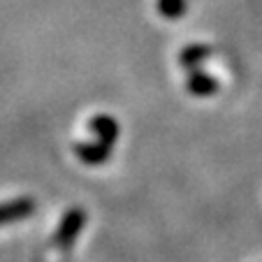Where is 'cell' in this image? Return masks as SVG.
Returning a JSON list of instances; mask_svg holds the SVG:
<instances>
[{
    "label": "cell",
    "instance_id": "obj_1",
    "mask_svg": "<svg viewBox=\"0 0 262 262\" xmlns=\"http://www.w3.org/2000/svg\"><path fill=\"white\" fill-rule=\"evenodd\" d=\"M35 209L33 200H14V202L0 204V225L12 221H21V218L30 216V211Z\"/></svg>",
    "mask_w": 262,
    "mask_h": 262
},
{
    "label": "cell",
    "instance_id": "obj_2",
    "mask_svg": "<svg viewBox=\"0 0 262 262\" xmlns=\"http://www.w3.org/2000/svg\"><path fill=\"white\" fill-rule=\"evenodd\" d=\"M81 223H84V213L79 211V209H74V211H70L68 216H65L63 225H60L58 234H56L54 244H60V246H68L70 242H72L74 237H77V232H79Z\"/></svg>",
    "mask_w": 262,
    "mask_h": 262
},
{
    "label": "cell",
    "instance_id": "obj_3",
    "mask_svg": "<svg viewBox=\"0 0 262 262\" xmlns=\"http://www.w3.org/2000/svg\"><path fill=\"white\" fill-rule=\"evenodd\" d=\"M91 125H93V130L98 133L100 144H107V146L114 142L116 135H119V128H116L114 119H109V116H95Z\"/></svg>",
    "mask_w": 262,
    "mask_h": 262
},
{
    "label": "cell",
    "instance_id": "obj_4",
    "mask_svg": "<svg viewBox=\"0 0 262 262\" xmlns=\"http://www.w3.org/2000/svg\"><path fill=\"white\" fill-rule=\"evenodd\" d=\"M188 91L195 95H209L216 91V84H213V79H209L207 74L195 72L188 77Z\"/></svg>",
    "mask_w": 262,
    "mask_h": 262
},
{
    "label": "cell",
    "instance_id": "obj_5",
    "mask_svg": "<svg viewBox=\"0 0 262 262\" xmlns=\"http://www.w3.org/2000/svg\"><path fill=\"white\" fill-rule=\"evenodd\" d=\"M107 154H109V146L100 144V146H77V156H79L84 163H102L107 160Z\"/></svg>",
    "mask_w": 262,
    "mask_h": 262
},
{
    "label": "cell",
    "instance_id": "obj_6",
    "mask_svg": "<svg viewBox=\"0 0 262 262\" xmlns=\"http://www.w3.org/2000/svg\"><path fill=\"white\" fill-rule=\"evenodd\" d=\"M158 12L167 19H177L183 16L186 12V0H158Z\"/></svg>",
    "mask_w": 262,
    "mask_h": 262
},
{
    "label": "cell",
    "instance_id": "obj_7",
    "mask_svg": "<svg viewBox=\"0 0 262 262\" xmlns=\"http://www.w3.org/2000/svg\"><path fill=\"white\" fill-rule=\"evenodd\" d=\"M204 56H209V49L207 47H190V49H186L181 54V60L186 65H195L198 60H202Z\"/></svg>",
    "mask_w": 262,
    "mask_h": 262
}]
</instances>
